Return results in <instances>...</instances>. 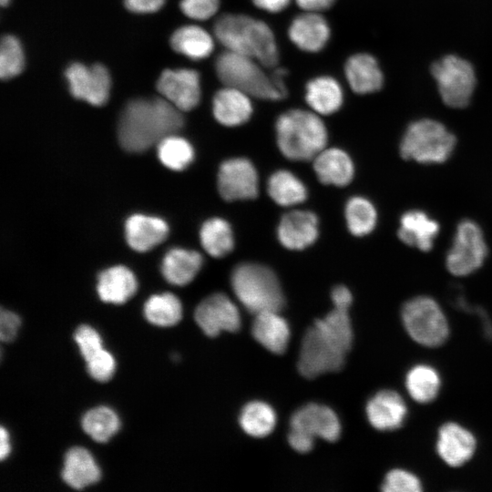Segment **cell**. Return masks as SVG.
Wrapping results in <instances>:
<instances>
[{"label": "cell", "mask_w": 492, "mask_h": 492, "mask_svg": "<svg viewBox=\"0 0 492 492\" xmlns=\"http://www.w3.org/2000/svg\"><path fill=\"white\" fill-rule=\"evenodd\" d=\"M184 126L182 111L165 98H135L123 108L118 123L120 146L129 152H142Z\"/></svg>", "instance_id": "1"}, {"label": "cell", "mask_w": 492, "mask_h": 492, "mask_svg": "<svg viewBox=\"0 0 492 492\" xmlns=\"http://www.w3.org/2000/svg\"><path fill=\"white\" fill-rule=\"evenodd\" d=\"M352 343L353 329L348 311L333 308L306 331L299 354V372L312 379L340 370Z\"/></svg>", "instance_id": "2"}, {"label": "cell", "mask_w": 492, "mask_h": 492, "mask_svg": "<svg viewBox=\"0 0 492 492\" xmlns=\"http://www.w3.org/2000/svg\"><path fill=\"white\" fill-rule=\"evenodd\" d=\"M215 39L225 50L250 56L267 68L279 62L273 31L265 22L244 14H224L213 26Z\"/></svg>", "instance_id": "3"}, {"label": "cell", "mask_w": 492, "mask_h": 492, "mask_svg": "<svg viewBox=\"0 0 492 492\" xmlns=\"http://www.w3.org/2000/svg\"><path fill=\"white\" fill-rule=\"evenodd\" d=\"M278 148L290 160L313 159L326 147V126L313 110L292 108L282 113L275 122Z\"/></svg>", "instance_id": "4"}, {"label": "cell", "mask_w": 492, "mask_h": 492, "mask_svg": "<svg viewBox=\"0 0 492 492\" xmlns=\"http://www.w3.org/2000/svg\"><path fill=\"white\" fill-rule=\"evenodd\" d=\"M214 67L223 86L238 88L251 97L278 101L287 95L272 74L265 71L267 67L250 56L224 50L217 56Z\"/></svg>", "instance_id": "5"}, {"label": "cell", "mask_w": 492, "mask_h": 492, "mask_svg": "<svg viewBox=\"0 0 492 492\" xmlns=\"http://www.w3.org/2000/svg\"><path fill=\"white\" fill-rule=\"evenodd\" d=\"M231 284L239 302L253 314L280 312L284 306L279 280L265 265L251 261L239 263L231 272Z\"/></svg>", "instance_id": "6"}, {"label": "cell", "mask_w": 492, "mask_h": 492, "mask_svg": "<svg viewBox=\"0 0 492 492\" xmlns=\"http://www.w3.org/2000/svg\"><path fill=\"white\" fill-rule=\"evenodd\" d=\"M456 146V136L442 122L420 118L405 129L400 142V156L423 165H436L447 161Z\"/></svg>", "instance_id": "7"}, {"label": "cell", "mask_w": 492, "mask_h": 492, "mask_svg": "<svg viewBox=\"0 0 492 492\" xmlns=\"http://www.w3.org/2000/svg\"><path fill=\"white\" fill-rule=\"evenodd\" d=\"M401 320L408 335L425 347H438L449 336V324L440 304L429 295L408 299L401 308Z\"/></svg>", "instance_id": "8"}, {"label": "cell", "mask_w": 492, "mask_h": 492, "mask_svg": "<svg viewBox=\"0 0 492 492\" xmlns=\"http://www.w3.org/2000/svg\"><path fill=\"white\" fill-rule=\"evenodd\" d=\"M488 251L481 226L471 219L461 220L445 255L446 268L453 276H469L484 265Z\"/></svg>", "instance_id": "9"}, {"label": "cell", "mask_w": 492, "mask_h": 492, "mask_svg": "<svg viewBox=\"0 0 492 492\" xmlns=\"http://www.w3.org/2000/svg\"><path fill=\"white\" fill-rule=\"evenodd\" d=\"M431 74L444 104L452 108L468 106L477 86L476 71L469 61L446 55L432 64Z\"/></svg>", "instance_id": "10"}, {"label": "cell", "mask_w": 492, "mask_h": 492, "mask_svg": "<svg viewBox=\"0 0 492 492\" xmlns=\"http://www.w3.org/2000/svg\"><path fill=\"white\" fill-rule=\"evenodd\" d=\"M65 77L71 95L92 106L100 107L108 100L111 77L108 68L101 64L86 66L71 63L65 70Z\"/></svg>", "instance_id": "11"}, {"label": "cell", "mask_w": 492, "mask_h": 492, "mask_svg": "<svg viewBox=\"0 0 492 492\" xmlns=\"http://www.w3.org/2000/svg\"><path fill=\"white\" fill-rule=\"evenodd\" d=\"M217 186L226 201L252 200L259 194L258 172L248 159L231 158L220 164Z\"/></svg>", "instance_id": "12"}, {"label": "cell", "mask_w": 492, "mask_h": 492, "mask_svg": "<svg viewBox=\"0 0 492 492\" xmlns=\"http://www.w3.org/2000/svg\"><path fill=\"white\" fill-rule=\"evenodd\" d=\"M156 87L163 98L182 112L192 110L200 101V76L191 68L165 69Z\"/></svg>", "instance_id": "13"}, {"label": "cell", "mask_w": 492, "mask_h": 492, "mask_svg": "<svg viewBox=\"0 0 492 492\" xmlns=\"http://www.w3.org/2000/svg\"><path fill=\"white\" fill-rule=\"evenodd\" d=\"M197 324L210 337L220 332H236L241 327V315L236 304L224 293H214L197 306L194 313Z\"/></svg>", "instance_id": "14"}, {"label": "cell", "mask_w": 492, "mask_h": 492, "mask_svg": "<svg viewBox=\"0 0 492 492\" xmlns=\"http://www.w3.org/2000/svg\"><path fill=\"white\" fill-rule=\"evenodd\" d=\"M291 430L313 439L334 442L341 434V424L337 415L328 406L308 404L298 409L291 417Z\"/></svg>", "instance_id": "15"}, {"label": "cell", "mask_w": 492, "mask_h": 492, "mask_svg": "<svg viewBox=\"0 0 492 492\" xmlns=\"http://www.w3.org/2000/svg\"><path fill=\"white\" fill-rule=\"evenodd\" d=\"M319 236V220L315 213L293 210L283 214L277 227L280 243L292 251L303 250L313 244Z\"/></svg>", "instance_id": "16"}, {"label": "cell", "mask_w": 492, "mask_h": 492, "mask_svg": "<svg viewBox=\"0 0 492 492\" xmlns=\"http://www.w3.org/2000/svg\"><path fill=\"white\" fill-rule=\"evenodd\" d=\"M439 232L438 221L423 210L410 209L400 216L397 237L409 247L430 251Z\"/></svg>", "instance_id": "17"}, {"label": "cell", "mask_w": 492, "mask_h": 492, "mask_svg": "<svg viewBox=\"0 0 492 492\" xmlns=\"http://www.w3.org/2000/svg\"><path fill=\"white\" fill-rule=\"evenodd\" d=\"M477 448L472 432L463 425L447 422L438 429L436 452L448 466L457 467L471 459Z\"/></svg>", "instance_id": "18"}, {"label": "cell", "mask_w": 492, "mask_h": 492, "mask_svg": "<svg viewBox=\"0 0 492 492\" xmlns=\"http://www.w3.org/2000/svg\"><path fill=\"white\" fill-rule=\"evenodd\" d=\"M365 411L370 425L380 431H393L401 427L408 412L403 397L389 389L373 395L366 404Z\"/></svg>", "instance_id": "19"}, {"label": "cell", "mask_w": 492, "mask_h": 492, "mask_svg": "<svg viewBox=\"0 0 492 492\" xmlns=\"http://www.w3.org/2000/svg\"><path fill=\"white\" fill-rule=\"evenodd\" d=\"M331 36L327 20L320 13L306 12L296 15L288 27L291 42L299 49L316 53L324 48Z\"/></svg>", "instance_id": "20"}, {"label": "cell", "mask_w": 492, "mask_h": 492, "mask_svg": "<svg viewBox=\"0 0 492 492\" xmlns=\"http://www.w3.org/2000/svg\"><path fill=\"white\" fill-rule=\"evenodd\" d=\"M252 112L251 97L238 88L223 86L214 94L213 117L222 126H241L249 121Z\"/></svg>", "instance_id": "21"}, {"label": "cell", "mask_w": 492, "mask_h": 492, "mask_svg": "<svg viewBox=\"0 0 492 492\" xmlns=\"http://www.w3.org/2000/svg\"><path fill=\"white\" fill-rule=\"evenodd\" d=\"M345 79L351 89L359 95L379 91L384 85V74L377 59L368 53H356L344 64Z\"/></svg>", "instance_id": "22"}, {"label": "cell", "mask_w": 492, "mask_h": 492, "mask_svg": "<svg viewBox=\"0 0 492 492\" xmlns=\"http://www.w3.org/2000/svg\"><path fill=\"white\" fill-rule=\"evenodd\" d=\"M313 160L314 172L323 184L344 187L354 179V162L341 149L325 148Z\"/></svg>", "instance_id": "23"}, {"label": "cell", "mask_w": 492, "mask_h": 492, "mask_svg": "<svg viewBox=\"0 0 492 492\" xmlns=\"http://www.w3.org/2000/svg\"><path fill=\"white\" fill-rule=\"evenodd\" d=\"M169 233L167 223L157 217L135 214L125 225L128 244L137 251H147L162 242Z\"/></svg>", "instance_id": "24"}, {"label": "cell", "mask_w": 492, "mask_h": 492, "mask_svg": "<svg viewBox=\"0 0 492 492\" xmlns=\"http://www.w3.org/2000/svg\"><path fill=\"white\" fill-rule=\"evenodd\" d=\"M304 98L311 110L329 116L342 108L344 97L338 80L331 76H318L307 82Z\"/></svg>", "instance_id": "25"}, {"label": "cell", "mask_w": 492, "mask_h": 492, "mask_svg": "<svg viewBox=\"0 0 492 492\" xmlns=\"http://www.w3.org/2000/svg\"><path fill=\"white\" fill-rule=\"evenodd\" d=\"M251 333L259 343L277 354L285 352L290 340L289 324L276 311L255 314Z\"/></svg>", "instance_id": "26"}, {"label": "cell", "mask_w": 492, "mask_h": 492, "mask_svg": "<svg viewBox=\"0 0 492 492\" xmlns=\"http://www.w3.org/2000/svg\"><path fill=\"white\" fill-rule=\"evenodd\" d=\"M138 282L133 272L122 265L110 267L98 275L97 293L106 302H126L136 292Z\"/></svg>", "instance_id": "27"}, {"label": "cell", "mask_w": 492, "mask_h": 492, "mask_svg": "<svg viewBox=\"0 0 492 492\" xmlns=\"http://www.w3.org/2000/svg\"><path fill=\"white\" fill-rule=\"evenodd\" d=\"M169 42L175 52L195 61L210 56L215 47L214 37L196 25L179 27L171 35Z\"/></svg>", "instance_id": "28"}, {"label": "cell", "mask_w": 492, "mask_h": 492, "mask_svg": "<svg viewBox=\"0 0 492 492\" xmlns=\"http://www.w3.org/2000/svg\"><path fill=\"white\" fill-rule=\"evenodd\" d=\"M101 477L92 455L83 447H73L65 456L63 480L72 488L83 489L97 483Z\"/></svg>", "instance_id": "29"}, {"label": "cell", "mask_w": 492, "mask_h": 492, "mask_svg": "<svg viewBox=\"0 0 492 492\" xmlns=\"http://www.w3.org/2000/svg\"><path fill=\"white\" fill-rule=\"evenodd\" d=\"M202 263V256L198 251L174 248L165 254L161 272L169 283L183 286L195 278Z\"/></svg>", "instance_id": "30"}, {"label": "cell", "mask_w": 492, "mask_h": 492, "mask_svg": "<svg viewBox=\"0 0 492 492\" xmlns=\"http://www.w3.org/2000/svg\"><path fill=\"white\" fill-rule=\"evenodd\" d=\"M267 193L278 205L292 207L302 203L308 195L304 183L292 172L279 169L267 181Z\"/></svg>", "instance_id": "31"}, {"label": "cell", "mask_w": 492, "mask_h": 492, "mask_svg": "<svg viewBox=\"0 0 492 492\" xmlns=\"http://www.w3.org/2000/svg\"><path fill=\"white\" fill-rule=\"evenodd\" d=\"M405 384L413 400L419 404H428L438 395L441 377L432 365L417 364L407 371Z\"/></svg>", "instance_id": "32"}, {"label": "cell", "mask_w": 492, "mask_h": 492, "mask_svg": "<svg viewBox=\"0 0 492 492\" xmlns=\"http://www.w3.org/2000/svg\"><path fill=\"white\" fill-rule=\"evenodd\" d=\"M200 240L204 251L214 258L228 255L234 248V235L231 224L224 219L214 217L201 225Z\"/></svg>", "instance_id": "33"}, {"label": "cell", "mask_w": 492, "mask_h": 492, "mask_svg": "<svg viewBox=\"0 0 492 492\" xmlns=\"http://www.w3.org/2000/svg\"><path fill=\"white\" fill-rule=\"evenodd\" d=\"M348 231L356 237H364L374 231L378 221V212L374 203L365 197H351L344 208Z\"/></svg>", "instance_id": "34"}, {"label": "cell", "mask_w": 492, "mask_h": 492, "mask_svg": "<svg viewBox=\"0 0 492 492\" xmlns=\"http://www.w3.org/2000/svg\"><path fill=\"white\" fill-rule=\"evenodd\" d=\"M144 314L152 324L172 326L182 318V305L178 297L170 292L155 294L145 302Z\"/></svg>", "instance_id": "35"}, {"label": "cell", "mask_w": 492, "mask_h": 492, "mask_svg": "<svg viewBox=\"0 0 492 492\" xmlns=\"http://www.w3.org/2000/svg\"><path fill=\"white\" fill-rule=\"evenodd\" d=\"M240 425L246 434L263 437L271 434L275 427L276 414L272 407L264 402H250L241 412Z\"/></svg>", "instance_id": "36"}, {"label": "cell", "mask_w": 492, "mask_h": 492, "mask_svg": "<svg viewBox=\"0 0 492 492\" xmlns=\"http://www.w3.org/2000/svg\"><path fill=\"white\" fill-rule=\"evenodd\" d=\"M120 426L117 414L107 406L87 411L82 418L83 430L95 441L108 442Z\"/></svg>", "instance_id": "37"}, {"label": "cell", "mask_w": 492, "mask_h": 492, "mask_svg": "<svg viewBox=\"0 0 492 492\" xmlns=\"http://www.w3.org/2000/svg\"><path fill=\"white\" fill-rule=\"evenodd\" d=\"M157 151L161 163L172 170H183L194 159L191 144L176 134L161 139L157 144Z\"/></svg>", "instance_id": "38"}, {"label": "cell", "mask_w": 492, "mask_h": 492, "mask_svg": "<svg viewBox=\"0 0 492 492\" xmlns=\"http://www.w3.org/2000/svg\"><path fill=\"white\" fill-rule=\"evenodd\" d=\"M25 55L20 41L14 36H3L0 46V77L8 80L24 69Z\"/></svg>", "instance_id": "39"}, {"label": "cell", "mask_w": 492, "mask_h": 492, "mask_svg": "<svg viewBox=\"0 0 492 492\" xmlns=\"http://www.w3.org/2000/svg\"><path fill=\"white\" fill-rule=\"evenodd\" d=\"M381 489L384 492H420L423 487L415 474L403 468H395L386 474Z\"/></svg>", "instance_id": "40"}, {"label": "cell", "mask_w": 492, "mask_h": 492, "mask_svg": "<svg viewBox=\"0 0 492 492\" xmlns=\"http://www.w3.org/2000/svg\"><path fill=\"white\" fill-rule=\"evenodd\" d=\"M86 362L88 374L97 381L107 382L114 374L115 359L109 352L104 349L98 351Z\"/></svg>", "instance_id": "41"}, {"label": "cell", "mask_w": 492, "mask_h": 492, "mask_svg": "<svg viewBox=\"0 0 492 492\" xmlns=\"http://www.w3.org/2000/svg\"><path fill=\"white\" fill-rule=\"evenodd\" d=\"M179 7L186 16L205 21L216 15L220 8V0H180Z\"/></svg>", "instance_id": "42"}, {"label": "cell", "mask_w": 492, "mask_h": 492, "mask_svg": "<svg viewBox=\"0 0 492 492\" xmlns=\"http://www.w3.org/2000/svg\"><path fill=\"white\" fill-rule=\"evenodd\" d=\"M74 338L85 361L103 349L99 333L89 325H80L76 330Z\"/></svg>", "instance_id": "43"}, {"label": "cell", "mask_w": 492, "mask_h": 492, "mask_svg": "<svg viewBox=\"0 0 492 492\" xmlns=\"http://www.w3.org/2000/svg\"><path fill=\"white\" fill-rule=\"evenodd\" d=\"M21 321L15 313L1 309L0 313V338L3 342H11L15 339Z\"/></svg>", "instance_id": "44"}, {"label": "cell", "mask_w": 492, "mask_h": 492, "mask_svg": "<svg viewBox=\"0 0 492 492\" xmlns=\"http://www.w3.org/2000/svg\"><path fill=\"white\" fill-rule=\"evenodd\" d=\"M166 0H124L125 7L136 14H149L159 11Z\"/></svg>", "instance_id": "45"}, {"label": "cell", "mask_w": 492, "mask_h": 492, "mask_svg": "<svg viewBox=\"0 0 492 492\" xmlns=\"http://www.w3.org/2000/svg\"><path fill=\"white\" fill-rule=\"evenodd\" d=\"M331 298L333 306L343 310H348L353 302L350 290L343 285L335 286L331 292Z\"/></svg>", "instance_id": "46"}, {"label": "cell", "mask_w": 492, "mask_h": 492, "mask_svg": "<svg viewBox=\"0 0 492 492\" xmlns=\"http://www.w3.org/2000/svg\"><path fill=\"white\" fill-rule=\"evenodd\" d=\"M290 446L300 453H307L313 447L314 439L301 433L290 430L288 435Z\"/></svg>", "instance_id": "47"}, {"label": "cell", "mask_w": 492, "mask_h": 492, "mask_svg": "<svg viewBox=\"0 0 492 492\" xmlns=\"http://www.w3.org/2000/svg\"><path fill=\"white\" fill-rule=\"evenodd\" d=\"M297 6L306 12H316L329 9L335 0H294Z\"/></svg>", "instance_id": "48"}, {"label": "cell", "mask_w": 492, "mask_h": 492, "mask_svg": "<svg viewBox=\"0 0 492 492\" xmlns=\"http://www.w3.org/2000/svg\"><path fill=\"white\" fill-rule=\"evenodd\" d=\"M292 0H251L252 4L261 10L268 13L283 11Z\"/></svg>", "instance_id": "49"}, {"label": "cell", "mask_w": 492, "mask_h": 492, "mask_svg": "<svg viewBox=\"0 0 492 492\" xmlns=\"http://www.w3.org/2000/svg\"><path fill=\"white\" fill-rule=\"evenodd\" d=\"M10 444L8 432L4 426H1L0 430V458L4 460L10 453Z\"/></svg>", "instance_id": "50"}, {"label": "cell", "mask_w": 492, "mask_h": 492, "mask_svg": "<svg viewBox=\"0 0 492 492\" xmlns=\"http://www.w3.org/2000/svg\"><path fill=\"white\" fill-rule=\"evenodd\" d=\"M10 0H0L2 6H6L9 4Z\"/></svg>", "instance_id": "51"}]
</instances>
